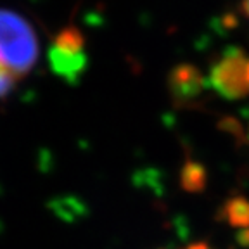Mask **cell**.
<instances>
[{
  "label": "cell",
  "instance_id": "obj_1",
  "mask_svg": "<svg viewBox=\"0 0 249 249\" xmlns=\"http://www.w3.org/2000/svg\"><path fill=\"white\" fill-rule=\"evenodd\" d=\"M38 59V38L24 18L0 9V97L33 70Z\"/></svg>",
  "mask_w": 249,
  "mask_h": 249
},
{
  "label": "cell",
  "instance_id": "obj_2",
  "mask_svg": "<svg viewBox=\"0 0 249 249\" xmlns=\"http://www.w3.org/2000/svg\"><path fill=\"white\" fill-rule=\"evenodd\" d=\"M242 5H244V11H246V14H248V18H249V0H244V2H242Z\"/></svg>",
  "mask_w": 249,
  "mask_h": 249
}]
</instances>
